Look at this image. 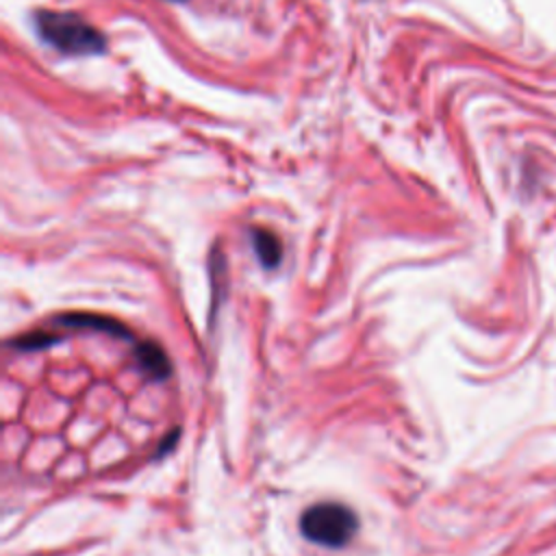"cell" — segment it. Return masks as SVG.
Segmentation results:
<instances>
[{"instance_id": "cell-1", "label": "cell", "mask_w": 556, "mask_h": 556, "mask_svg": "<svg viewBox=\"0 0 556 556\" xmlns=\"http://www.w3.org/2000/svg\"><path fill=\"white\" fill-rule=\"evenodd\" d=\"M37 30L43 41L67 54H100L106 48L102 33L76 13L39 11Z\"/></svg>"}, {"instance_id": "cell-2", "label": "cell", "mask_w": 556, "mask_h": 556, "mask_svg": "<svg viewBox=\"0 0 556 556\" xmlns=\"http://www.w3.org/2000/svg\"><path fill=\"white\" fill-rule=\"evenodd\" d=\"M358 519L352 508L339 502H319L302 513V534L324 547H343L356 532Z\"/></svg>"}, {"instance_id": "cell-3", "label": "cell", "mask_w": 556, "mask_h": 556, "mask_svg": "<svg viewBox=\"0 0 556 556\" xmlns=\"http://www.w3.org/2000/svg\"><path fill=\"white\" fill-rule=\"evenodd\" d=\"M252 248H254L258 261L265 267H276L280 263L282 245H280V241H278V237L274 232L263 230V228H254L252 230Z\"/></svg>"}]
</instances>
